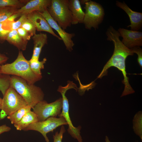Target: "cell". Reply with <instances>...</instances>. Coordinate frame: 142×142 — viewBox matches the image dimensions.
Instances as JSON below:
<instances>
[{
  "mask_svg": "<svg viewBox=\"0 0 142 142\" xmlns=\"http://www.w3.org/2000/svg\"><path fill=\"white\" fill-rule=\"evenodd\" d=\"M107 40L113 42L114 48L113 54L104 66L102 72L98 77L101 78L107 75V70L110 67H115L121 71L124 76L122 82L124 85V89L121 95L123 96L134 92L129 83V78L126 76L125 61L128 56L133 55L134 53L131 49L125 46L119 39L120 35L118 31L110 26L106 33Z\"/></svg>",
  "mask_w": 142,
  "mask_h": 142,
  "instance_id": "obj_1",
  "label": "cell"
},
{
  "mask_svg": "<svg viewBox=\"0 0 142 142\" xmlns=\"http://www.w3.org/2000/svg\"><path fill=\"white\" fill-rule=\"evenodd\" d=\"M0 72L2 74L11 75L21 77L30 84H34L42 78V75L36 74L33 72L29 60L25 58L22 52L20 51L14 62L3 64L0 67Z\"/></svg>",
  "mask_w": 142,
  "mask_h": 142,
  "instance_id": "obj_2",
  "label": "cell"
},
{
  "mask_svg": "<svg viewBox=\"0 0 142 142\" xmlns=\"http://www.w3.org/2000/svg\"><path fill=\"white\" fill-rule=\"evenodd\" d=\"M9 84L10 87L22 97L31 108L43 100L44 94L40 87L28 83L21 77L12 75L10 78Z\"/></svg>",
  "mask_w": 142,
  "mask_h": 142,
  "instance_id": "obj_3",
  "label": "cell"
},
{
  "mask_svg": "<svg viewBox=\"0 0 142 142\" xmlns=\"http://www.w3.org/2000/svg\"><path fill=\"white\" fill-rule=\"evenodd\" d=\"M69 0H52L47 10L51 17L64 30L72 24V16L68 6Z\"/></svg>",
  "mask_w": 142,
  "mask_h": 142,
  "instance_id": "obj_4",
  "label": "cell"
},
{
  "mask_svg": "<svg viewBox=\"0 0 142 142\" xmlns=\"http://www.w3.org/2000/svg\"><path fill=\"white\" fill-rule=\"evenodd\" d=\"M71 89H74L77 90V88L75 83L72 81H70L68 82L67 84L65 86H59V87L57 91L61 94L62 96V107L61 113L58 116L59 117H63L64 118L67 125H68V131L72 136L77 139L79 142H83L80 134L81 127L79 126L78 127H76L73 125L69 115V105L65 94L67 90Z\"/></svg>",
  "mask_w": 142,
  "mask_h": 142,
  "instance_id": "obj_5",
  "label": "cell"
},
{
  "mask_svg": "<svg viewBox=\"0 0 142 142\" xmlns=\"http://www.w3.org/2000/svg\"><path fill=\"white\" fill-rule=\"evenodd\" d=\"M85 10L83 23L86 29H95L103 20L104 11L102 6L95 2L88 0L85 3Z\"/></svg>",
  "mask_w": 142,
  "mask_h": 142,
  "instance_id": "obj_6",
  "label": "cell"
},
{
  "mask_svg": "<svg viewBox=\"0 0 142 142\" xmlns=\"http://www.w3.org/2000/svg\"><path fill=\"white\" fill-rule=\"evenodd\" d=\"M62 107V99L60 98L50 103L43 100L38 103L32 109L38 121H42L50 117H56L61 113Z\"/></svg>",
  "mask_w": 142,
  "mask_h": 142,
  "instance_id": "obj_7",
  "label": "cell"
},
{
  "mask_svg": "<svg viewBox=\"0 0 142 142\" xmlns=\"http://www.w3.org/2000/svg\"><path fill=\"white\" fill-rule=\"evenodd\" d=\"M3 96L1 109L7 115L27 105L22 97L12 87L7 90Z\"/></svg>",
  "mask_w": 142,
  "mask_h": 142,
  "instance_id": "obj_8",
  "label": "cell"
},
{
  "mask_svg": "<svg viewBox=\"0 0 142 142\" xmlns=\"http://www.w3.org/2000/svg\"><path fill=\"white\" fill-rule=\"evenodd\" d=\"M67 125L63 117H50L42 121H38L29 125L24 130H33L40 133L44 137L46 142H49L47 136V133L53 131L57 127Z\"/></svg>",
  "mask_w": 142,
  "mask_h": 142,
  "instance_id": "obj_9",
  "label": "cell"
},
{
  "mask_svg": "<svg viewBox=\"0 0 142 142\" xmlns=\"http://www.w3.org/2000/svg\"><path fill=\"white\" fill-rule=\"evenodd\" d=\"M40 13L46 19L51 28L57 32L62 40H63L67 49L71 52L73 50V47L74 45L72 39L75 34L67 33L51 17L47 9L43 12Z\"/></svg>",
  "mask_w": 142,
  "mask_h": 142,
  "instance_id": "obj_10",
  "label": "cell"
},
{
  "mask_svg": "<svg viewBox=\"0 0 142 142\" xmlns=\"http://www.w3.org/2000/svg\"><path fill=\"white\" fill-rule=\"evenodd\" d=\"M118 31L123 38L122 42L128 48L142 45V32L120 28Z\"/></svg>",
  "mask_w": 142,
  "mask_h": 142,
  "instance_id": "obj_11",
  "label": "cell"
},
{
  "mask_svg": "<svg viewBox=\"0 0 142 142\" xmlns=\"http://www.w3.org/2000/svg\"><path fill=\"white\" fill-rule=\"evenodd\" d=\"M51 3V0H30L18 9L16 13H18L21 16L22 14L28 15L34 11L42 13L47 9Z\"/></svg>",
  "mask_w": 142,
  "mask_h": 142,
  "instance_id": "obj_12",
  "label": "cell"
},
{
  "mask_svg": "<svg viewBox=\"0 0 142 142\" xmlns=\"http://www.w3.org/2000/svg\"><path fill=\"white\" fill-rule=\"evenodd\" d=\"M27 18L34 23L38 31L47 32L59 39L62 40L60 37L54 33L46 19L39 12H33L27 15Z\"/></svg>",
  "mask_w": 142,
  "mask_h": 142,
  "instance_id": "obj_13",
  "label": "cell"
},
{
  "mask_svg": "<svg viewBox=\"0 0 142 142\" xmlns=\"http://www.w3.org/2000/svg\"><path fill=\"white\" fill-rule=\"evenodd\" d=\"M116 5L123 9L128 16L130 24L128 26L130 27L131 30L138 31L142 26V13L134 11L131 9L125 3L117 1Z\"/></svg>",
  "mask_w": 142,
  "mask_h": 142,
  "instance_id": "obj_14",
  "label": "cell"
},
{
  "mask_svg": "<svg viewBox=\"0 0 142 142\" xmlns=\"http://www.w3.org/2000/svg\"><path fill=\"white\" fill-rule=\"evenodd\" d=\"M68 6L72 16V24L83 23L85 12L81 7L79 0H69Z\"/></svg>",
  "mask_w": 142,
  "mask_h": 142,
  "instance_id": "obj_15",
  "label": "cell"
},
{
  "mask_svg": "<svg viewBox=\"0 0 142 142\" xmlns=\"http://www.w3.org/2000/svg\"><path fill=\"white\" fill-rule=\"evenodd\" d=\"M32 38L34 47L31 59L39 60L42 48L47 43V36L46 34L40 33L35 34L33 36Z\"/></svg>",
  "mask_w": 142,
  "mask_h": 142,
  "instance_id": "obj_16",
  "label": "cell"
},
{
  "mask_svg": "<svg viewBox=\"0 0 142 142\" xmlns=\"http://www.w3.org/2000/svg\"><path fill=\"white\" fill-rule=\"evenodd\" d=\"M6 40L19 50H24L26 49L28 41L22 38L18 34L17 30L11 31L8 34Z\"/></svg>",
  "mask_w": 142,
  "mask_h": 142,
  "instance_id": "obj_17",
  "label": "cell"
},
{
  "mask_svg": "<svg viewBox=\"0 0 142 142\" xmlns=\"http://www.w3.org/2000/svg\"><path fill=\"white\" fill-rule=\"evenodd\" d=\"M38 121L37 117L33 111L28 112L18 122L14 124L17 130H24L29 125Z\"/></svg>",
  "mask_w": 142,
  "mask_h": 142,
  "instance_id": "obj_18",
  "label": "cell"
},
{
  "mask_svg": "<svg viewBox=\"0 0 142 142\" xmlns=\"http://www.w3.org/2000/svg\"><path fill=\"white\" fill-rule=\"evenodd\" d=\"M31 108L30 106L27 105L8 115L7 118L10 120L12 124H14L19 121L28 112L31 110Z\"/></svg>",
  "mask_w": 142,
  "mask_h": 142,
  "instance_id": "obj_19",
  "label": "cell"
},
{
  "mask_svg": "<svg viewBox=\"0 0 142 142\" xmlns=\"http://www.w3.org/2000/svg\"><path fill=\"white\" fill-rule=\"evenodd\" d=\"M47 61L46 58H44L41 61L35 59H31L29 60L30 67L33 71L36 74L41 75V70L44 68V64Z\"/></svg>",
  "mask_w": 142,
  "mask_h": 142,
  "instance_id": "obj_20",
  "label": "cell"
},
{
  "mask_svg": "<svg viewBox=\"0 0 142 142\" xmlns=\"http://www.w3.org/2000/svg\"><path fill=\"white\" fill-rule=\"evenodd\" d=\"M18 9V8L13 7H0V23L6 20L15 13Z\"/></svg>",
  "mask_w": 142,
  "mask_h": 142,
  "instance_id": "obj_21",
  "label": "cell"
},
{
  "mask_svg": "<svg viewBox=\"0 0 142 142\" xmlns=\"http://www.w3.org/2000/svg\"><path fill=\"white\" fill-rule=\"evenodd\" d=\"M9 23L5 21L0 23V43H3L5 40L9 32L11 31Z\"/></svg>",
  "mask_w": 142,
  "mask_h": 142,
  "instance_id": "obj_22",
  "label": "cell"
},
{
  "mask_svg": "<svg viewBox=\"0 0 142 142\" xmlns=\"http://www.w3.org/2000/svg\"><path fill=\"white\" fill-rule=\"evenodd\" d=\"M21 27L26 30L31 36L36 34V29L35 25L31 21L27 18L23 22Z\"/></svg>",
  "mask_w": 142,
  "mask_h": 142,
  "instance_id": "obj_23",
  "label": "cell"
},
{
  "mask_svg": "<svg viewBox=\"0 0 142 142\" xmlns=\"http://www.w3.org/2000/svg\"><path fill=\"white\" fill-rule=\"evenodd\" d=\"M23 2L18 0H0V7H11L21 8L23 6Z\"/></svg>",
  "mask_w": 142,
  "mask_h": 142,
  "instance_id": "obj_24",
  "label": "cell"
},
{
  "mask_svg": "<svg viewBox=\"0 0 142 142\" xmlns=\"http://www.w3.org/2000/svg\"><path fill=\"white\" fill-rule=\"evenodd\" d=\"M27 18V15L22 14L18 20L16 21H13L12 23V30H17L19 28L21 27L23 22Z\"/></svg>",
  "mask_w": 142,
  "mask_h": 142,
  "instance_id": "obj_25",
  "label": "cell"
},
{
  "mask_svg": "<svg viewBox=\"0 0 142 142\" xmlns=\"http://www.w3.org/2000/svg\"><path fill=\"white\" fill-rule=\"evenodd\" d=\"M65 130L63 125L61 127L59 132H56L53 135V142H62L63 134L65 132Z\"/></svg>",
  "mask_w": 142,
  "mask_h": 142,
  "instance_id": "obj_26",
  "label": "cell"
},
{
  "mask_svg": "<svg viewBox=\"0 0 142 142\" xmlns=\"http://www.w3.org/2000/svg\"><path fill=\"white\" fill-rule=\"evenodd\" d=\"M133 52L136 53L138 55V62L141 68L142 67V50L139 46L134 47L131 48Z\"/></svg>",
  "mask_w": 142,
  "mask_h": 142,
  "instance_id": "obj_27",
  "label": "cell"
},
{
  "mask_svg": "<svg viewBox=\"0 0 142 142\" xmlns=\"http://www.w3.org/2000/svg\"><path fill=\"white\" fill-rule=\"evenodd\" d=\"M17 31L19 35L24 40L28 41L30 39L31 36L25 29L20 27L17 29Z\"/></svg>",
  "mask_w": 142,
  "mask_h": 142,
  "instance_id": "obj_28",
  "label": "cell"
},
{
  "mask_svg": "<svg viewBox=\"0 0 142 142\" xmlns=\"http://www.w3.org/2000/svg\"><path fill=\"white\" fill-rule=\"evenodd\" d=\"M8 58L5 54L0 53V67L8 59ZM2 74L0 72V77Z\"/></svg>",
  "mask_w": 142,
  "mask_h": 142,
  "instance_id": "obj_29",
  "label": "cell"
},
{
  "mask_svg": "<svg viewBox=\"0 0 142 142\" xmlns=\"http://www.w3.org/2000/svg\"><path fill=\"white\" fill-rule=\"evenodd\" d=\"M11 128L5 124L0 126V134L5 132L9 131Z\"/></svg>",
  "mask_w": 142,
  "mask_h": 142,
  "instance_id": "obj_30",
  "label": "cell"
},
{
  "mask_svg": "<svg viewBox=\"0 0 142 142\" xmlns=\"http://www.w3.org/2000/svg\"><path fill=\"white\" fill-rule=\"evenodd\" d=\"M7 116L6 113L3 110H1L0 113V120L4 119Z\"/></svg>",
  "mask_w": 142,
  "mask_h": 142,
  "instance_id": "obj_31",
  "label": "cell"
},
{
  "mask_svg": "<svg viewBox=\"0 0 142 142\" xmlns=\"http://www.w3.org/2000/svg\"><path fill=\"white\" fill-rule=\"evenodd\" d=\"M105 140L106 142H110L109 139L108 137L107 136H106Z\"/></svg>",
  "mask_w": 142,
  "mask_h": 142,
  "instance_id": "obj_32",
  "label": "cell"
},
{
  "mask_svg": "<svg viewBox=\"0 0 142 142\" xmlns=\"http://www.w3.org/2000/svg\"><path fill=\"white\" fill-rule=\"evenodd\" d=\"M2 102V99L0 97V109H1Z\"/></svg>",
  "mask_w": 142,
  "mask_h": 142,
  "instance_id": "obj_33",
  "label": "cell"
}]
</instances>
